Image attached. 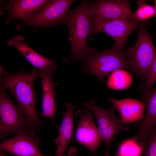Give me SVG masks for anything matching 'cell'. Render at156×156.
<instances>
[{"label": "cell", "mask_w": 156, "mask_h": 156, "mask_svg": "<svg viewBox=\"0 0 156 156\" xmlns=\"http://www.w3.org/2000/svg\"><path fill=\"white\" fill-rule=\"evenodd\" d=\"M0 72L1 85L8 89L15 98L31 127L39 126L40 121L35 107L34 84L36 79L40 78L39 71L34 68L29 73L21 71L10 74L1 66Z\"/></svg>", "instance_id": "obj_1"}, {"label": "cell", "mask_w": 156, "mask_h": 156, "mask_svg": "<svg viewBox=\"0 0 156 156\" xmlns=\"http://www.w3.org/2000/svg\"><path fill=\"white\" fill-rule=\"evenodd\" d=\"M91 17L89 1H82L77 8L69 10L65 24L69 29L68 39L71 44L72 53L70 57L64 59L67 63L83 61L97 52L96 48L88 47L86 43L90 32Z\"/></svg>", "instance_id": "obj_2"}, {"label": "cell", "mask_w": 156, "mask_h": 156, "mask_svg": "<svg viewBox=\"0 0 156 156\" xmlns=\"http://www.w3.org/2000/svg\"><path fill=\"white\" fill-rule=\"evenodd\" d=\"M144 24L142 23L140 25L135 44L124 52L129 69L146 80L156 56V48Z\"/></svg>", "instance_id": "obj_3"}, {"label": "cell", "mask_w": 156, "mask_h": 156, "mask_svg": "<svg viewBox=\"0 0 156 156\" xmlns=\"http://www.w3.org/2000/svg\"><path fill=\"white\" fill-rule=\"evenodd\" d=\"M79 70L95 76L101 83L105 77L118 69H129L126 57L122 50L112 47L100 52H96L83 61Z\"/></svg>", "instance_id": "obj_4"}, {"label": "cell", "mask_w": 156, "mask_h": 156, "mask_svg": "<svg viewBox=\"0 0 156 156\" xmlns=\"http://www.w3.org/2000/svg\"><path fill=\"white\" fill-rule=\"evenodd\" d=\"M83 105L86 109L92 112L95 116L99 132L106 146L105 156H110L109 149L114 137L119 132L127 131L129 128L116 114L114 107L107 109L101 107L96 105L92 99L84 102Z\"/></svg>", "instance_id": "obj_5"}, {"label": "cell", "mask_w": 156, "mask_h": 156, "mask_svg": "<svg viewBox=\"0 0 156 156\" xmlns=\"http://www.w3.org/2000/svg\"><path fill=\"white\" fill-rule=\"evenodd\" d=\"M6 89L1 85L0 92V135L1 138L12 133L32 130L23 115L21 108L14 103L7 95Z\"/></svg>", "instance_id": "obj_6"}, {"label": "cell", "mask_w": 156, "mask_h": 156, "mask_svg": "<svg viewBox=\"0 0 156 156\" xmlns=\"http://www.w3.org/2000/svg\"><path fill=\"white\" fill-rule=\"evenodd\" d=\"M140 24L125 19H105L91 17L89 36L98 33L107 34L114 41L112 47L122 50L129 35L139 28Z\"/></svg>", "instance_id": "obj_7"}, {"label": "cell", "mask_w": 156, "mask_h": 156, "mask_svg": "<svg viewBox=\"0 0 156 156\" xmlns=\"http://www.w3.org/2000/svg\"><path fill=\"white\" fill-rule=\"evenodd\" d=\"M74 0H52L48 2L36 15L27 21L35 27L52 26L66 24L69 8Z\"/></svg>", "instance_id": "obj_8"}, {"label": "cell", "mask_w": 156, "mask_h": 156, "mask_svg": "<svg viewBox=\"0 0 156 156\" xmlns=\"http://www.w3.org/2000/svg\"><path fill=\"white\" fill-rule=\"evenodd\" d=\"M128 0H100L89 1L91 17L105 19H123L133 23L134 13Z\"/></svg>", "instance_id": "obj_9"}, {"label": "cell", "mask_w": 156, "mask_h": 156, "mask_svg": "<svg viewBox=\"0 0 156 156\" xmlns=\"http://www.w3.org/2000/svg\"><path fill=\"white\" fill-rule=\"evenodd\" d=\"M40 143V139L31 130L4 140L0 144V148L15 156H50L40 153L38 148Z\"/></svg>", "instance_id": "obj_10"}, {"label": "cell", "mask_w": 156, "mask_h": 156, "mask_svg": "<svg viewBox=\"0 0 156 156\" xmlns=\"http://www.w3.org/2000/svg\"><path fill=\"white\" fill-rule=\"evenodd\" d=\"M80 118L75 134L76 140L94 153L103 141L93 120L91 112L79 109L75 112Z\"/></svg>", "instance_id": "obj_11"}, {"label": "cell", "mask_w": 156, "mask_h": 156, "mask_svg": "<svg viewBox=\"0 0 156 156\" xmlns=\"http://www.w3.org/2000/svg\"><path fill=\"white\" fill-rule=\"evenodd\" d=\"M76 107L71 103L66 104V111L63 115L61 125L59 127L56 125L58 134L53 140L57 148L54 156H67L65 154V151L68 144L73 140V112Z\"/></svg>", "instance_id": "obj_12"}, {"label": "cell", "mask_w": 156, "mask_h": 156, "mask_svg": "<svg viewBox=\"0 0 156 156\" xmlns=\"http://www.w3.org/2000/svg\"><path fill=\"white\" fill-rule=\"evenodd\" d=\"M146 112L140 125L138 131L134 138L145 146L146 139L156 124V87L146 95Z\"/></svg>", "instance_id": "obj_13"}, {"label": "cell", "mask_w": 156, "mask_h": 156, "mask_svg": "<svg viewBox=\"0 0 156 156\" xmlns=\"http://www.w3.org/2000/svg\"><path fill=\"white\" fill-rule=\"evenodd\" d=\"M56 67L39 70L41 79L42 88V112L41 116L48 118L53 122V118L57 110L55 103V93L52 76Z\"/></svg>", "instance_id": "obj_14"}, {"label": "cell", "mask_w": 156, "mask_h": 156, "mask_svg": "<svg viewBox=\"0 0 156 156\" xmlns=\"http://www.w3.org/2000/svg\"><path fill=\"white\" fill-rule=\"evenodd\" d=\"M46 0H14L8 7V19H19L27 21L36 15L48 2Z\"/></svg>", "instance_id": "obj_15"}, {"label": "cell", "mask_w": 156, "mask_h": 156, "mask_svg": "<svg viewBox=\"0 0 156 156\" xmlns=\"http://www.w3.org/2000/svg\"><path fill=\"white\" fill-rule=\"evenodd\" d=\"M24 37L20 35L10 38L7 44L15 48L21 53L35 68L42 70L56 67L55 62L38 53L24 41Z\"/></svg>", "instance_id": "obj_16"}, {"label": "cell", "mask_w": 156, "mask_h": 156, "mask_svg": "<svg viewBox=\"0 0 156 156\" xmlns=\"http://www.w3.org/2000/svg\"><path fill=\"white\" fill-rule=\"evenodd\" d=\"M109 100L118 111L121 118L125 124L141 120L144 117L146 108L144 103L130 98L117 100L112 97Z\"/></svg>", "instance_id": "obj_17"}, {"label": "cell", "mask_w": 156, "mask_h": 156, "mask_svg": "<svg viewBox=\"0 0 156 156\" xmlns=\"http://www.w3.org/2000/svg\"><path fill=\"white\" fill-rule=\"evenodd\" d=\"M132 77L128 71L118 69L111 73L107 80V87L115 90H125L131 85Z\"/></svg>", "instance_id": "obj_18"}, {"label": "cell", "mask_w": 156, "mask_h": 156, "mask_svg": "<svg viewBox=\"0 0 156 156\" xmlns=\"http://www.w3.org/2000/svg\"><path fill=\"white\" fill-rule=\"evenodd\" d=\"M138 8L134 13L133 23L137 25L144 24L147 20L156 16V10L154 6L148 4L144 0H138L137 2Z\"/></svg>", "instance_id": "obj_19"}, {"label": "cell", "mask_w": 156, "mask_h": 156, "mask_svg": "<svg viewBox=\"0 0 156 156\" xmlns=\"http://www.w3.org/2000/svg\"><path fill=\"white\" fill-rule=\"evenodd\" d=\"M145 148L134 138L127 139L119 146L114 156H141Z\"/></svg>", "instance_id": "obj_20"}, {"label": "cell", "mask_w": 156, "mask_h": 156, "mask_svg": "<svg viewBox=\"0 0 156 156\" xmlns=\"http://www.w3.org/2000/svg\"><path fill=\"white\" fill-rule=\"evenodd\" d=\"M148 137L145 149V156H156V128L154 127L151 131Z\"/></svg>", "instance_id": "obj_21"}, {"label": "cell", "mask_w": 156, "mask_h": 156, "mask_svg": "<svg viewBox=\"0 0 156 156\" xmlns=\"http://www.w3.org/2000/svg\"><path fill=\"white\" fill-rule=\"evenodd\" d=\"M145 81L144 92L146 95L150 91L152 87L156 82V56L149 74Z\"/></svg>", "instance_id": "obj_22"}, {"label": "cell", "mask_w": 156, "mask_h": 156, "mask_svg": "<svg viewBox=\"0 0 156 156\" xmlns=\"http://www.w3.org/2000/svg\"><path fill=\"white\" fill-rule=\"evenodd\" d=\"M76 153L73 151L70 150L68 151L67 156H75Z\"/></svg>", "instance_id": "obj_23"}, {"label": "cell", "mask_w": 156, "mask_h": 156, "mask_svg": "<svg viewBox=\"0 0 156 156\" xmlns=\"http://www.w3.org/2000/svg\"><path fill=\"white\" fill-rule=\"evenodd\" d=\"M0 156H7L3 152L2 150H0Z\"/></svg>", "instance_id": "obj_24"}, {"label": "cell", "mask_w": 156, "mask_h": 156, "mask_svg": "<svg viewBox=\"0 0 156 156\" xmlns=\"http://www.w3.org/2000/svg\"><path fill=\"white\" fill-rule=\"evenodd\" d=\"M154 3V7L156 10V0H154L153 1Z\"/></svg>", "instance_id": "obj_25"}, {"label": "cell", "mask_w": 156, "mask_h": 156, "mask_svg": "<svg viewBox=\"0 0 156 156\" xmlns=\"http://www.w3.org/2000/svg\"><path fill=\"white\" fill-rule=\"evenodd\" d=\"M155 126H156V125H155Z\"/></svg>", "instance_id": "obj_26"}, {"label": "cell", "mask_w": 156, "mask_h": 156, "mask_svg": "<svg viewBox=\"0 0 156 156\" xmlns=\"http://www.w3.org/2000/svg\"><path fill=\"white\" fill-rule=\"evenodd\" d=\"M93 156H94V155H93Z\"/></svg>", "instance_id": "obj_27"}]
</instances>
